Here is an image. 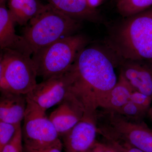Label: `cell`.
<instances>
[{
    "label": "cell",
    "mask_w": 152,
    "mask_h": 152,
    "mask_svg": "<svg viewBox=\"0 0 152 152\" xmlns=\"http://www.w3.org/2000/svg\"><path fill=\"white\" fill-rule=\"evenodd\" d=\"M111 56L96 46L82 49L70 67L72 83L67 96L83 113L96 118L105 109L109 94L118 79Z\"/></svg>",
    "instance_id": "6da1fadb"
},
{
    "label": "cell",
    "mask_w": 152,
    "mask_h": 152,
    "mask_svg": "<svg viewBox=\"0 0 152 152\" xmlns=\"http://www.w3.org/2000/svg\"><path fill=\"white\" fill-rule=\"evenodd\" d=\"M22 127L20 126L13 139L7 144L0 152H24L23 145Z\"/></svg>",
    "instance_id": "d6986e66"
},
{
    "label": "cell",
    "mask_w": 152,
    "mask_h": 152,
    "mask_svg": "<svg viewBox=\"0 0 152 152\" xmlns=\"http://www.w3.org/2000/svg\"><path fill=\"white\" fill-rule=\"evenodd\" d=\"M72 83L70 67L65 72L38 84L26 95L27 99L44 110L60 104L67 97Z\"/></svg>",
    "instance_id": "ba28073f"
},
{
    "label": "cell",
    "mask_w": 152,
    "mask_h": 152,
    "mask_svg": "<svg viewBox=\"0 0 152 152\" xmlns=\"http://www.w3.org/2000/svg\"><path fill=\"white\" fill-rule=\"evenodd\" d=\"M116 112L124 116L133 118L140 116L141 115L145 113L139 106L130 100Z\"/></svg>",
    "instance_id": "44dd1931"
},
{
    "label": "cell",
    "mask_w": 152,
    "mask_h": 152,
    "mask_svg": "<svg viewBox=\"0 0 152 152\" xmlns=\"http://www.w3.org/2000/svg\"><path fill=\"white\" fill-rule=\"evenodd\" d=\"M134 91L129 82L120 74L116 84L110 93L105 109L118 111L130 100L131 95Z\"/></svg>",
    "instance_id": "2e32d148"
},
{
    "label": "cell",
    "mask_w": 152,
    "mask_h": 152,
    "mask_svg": "<svg viewBox=\"0 0 152 152\" xmlns=\"http://www.w3.org/2000/svg\"><path fill=\"white\" fill-rule=\"evenodd\" d=\"M108 115L107 126L98 131L110 142L125 143L145 152H152V131L145 125L131 122L114 111Z\"/></svg>",
    "instance_id": "52a82bcc"
},
{
    "label": "cell",
    "mask_w": 152,
    "mask_h": 152,
    "mask_svg": "<svg viewBox=\"0 0 152 152\" xmlns=\"http://www.w3.org/2000/svg\"><path fill=\"white\" fill-rule=\"evenodd\" d=\"M149 113H150V115L151 116V117L152 118V109H150V110H149Z\"/></svg>",
    "instance_id": "83f0119b"
},
{
    "label": "cell",
    "mask_w": 152,
    "mask_h": 152,
    "mask_svg": "<svg viewBox=\"0 0 152 152\" xmlns=\"http://www.w3.org/2000/svg\"><path fill=\"white\" fill-rule=\"evenodd\" d=\"M110 144L113 145L120 152H145L142 150L132 146L130 145L125 143L119 142H110Z\"/></svg>",
    "instance_id": "7402d4cb"
},
{
    "label": "cell",
    "mask_w": 152,
    "mask_h": 152,
    "mask_svg": "<svg viewBox=\"0 0 152 152\" xmlns=\"http://www.w3.org/2000/svg\"><path fill=\"white\" fill-rule=\"evenodd\" d=\"M81 23L48 4L26 25L23 37L34 53L62 38L74 35Z\"/></svg>",
    "instance_id": "3957f363"
},
{
    "label": "cell",
    "mask_w": 152,
    "mask_h": 152,
    "mask_svg": "<svg viewBox=\"0 0 152 152\" xmlns=\"http://www.w3.org/2000/svg\"><path fill=\"white\" fill-rule=\"evenodd\" d=\"M26 109L22 127L24 146L30 148H44L61 142L54 126L45 111L27 99Z\"/></svg>",
    "instance_id": "8992f818"
},
{
    "label": "cell",
    "mask_w": 152,
    "mask_h": 152,
    "mask_svg": "<svg viewBox=\"0 0 152 152\" xmlns=\"http://www.w3.org/2000/svg\"><path fill=\"white\" fill-rule=\"evenodd\" d=\"M24 147V152H62L63 144L61 142H60L51 146L38 149Z\"/></svg>",
    "instance_id": "603a6c76"
},
{
    "label": "cell",
    "mask_w": 152,
    "mask_h": 152,
    "mask_svg": "<svg viewBox=\"0 0 152 152\" xmlns=\"http://www.w3.org/2000/svg\"><path fill=\"white\" fill-rule=\"evenodd\" d=\"M88 1L91 5L96 7V6L99 3V0H88Z\"/></svg>",
    "instance_id": "484cf974"
},
{
    "label": "cell",
    "mask_w": 152,
    "mask_h": 152,
    "mask_svg": "<svg viewBox=\"0 0 152 152\" xmlns=\"http://www.w3.org/2000/svg\"><path fill=\"white\" fill-rule=\"evenodd\" d=\"M16 23L5 4L0 5V47L31 56L33 51L23 36L16 34Z\"/></svg>",
    "instance_id": "30bf717a"
},
{
    "label": "cell",
    "mask_w": 152,
    "mask_h": 152,
    "mask_svg": "<svg viewBox=\"0 0 152 152\" xmlns=\"http://www.w3.org/2000/svg\"><path fill=\"white\" fill-rule=\"evenodd\" d=\"M83 115L77 105L67 97L52 112L49 118L59 136H63L80 121Z\"/></svg>",
    "instance_id": "7c38bea8"
},
{
    "label": "cell",
    "mask_w": 152,
    "mask_h": 152,
    "mask_svg": "<svg viewBox=\"0 0 152 152\" xmlns=\"http://www.w3.org/2000/svg\"><path fill=\"white\" fill-rule=\"evenodd\" d=\"M6 0H0V5L5 4Z\"/></svg>",
    "instance_id": "4316f807"
},
{
    "label": "cell",
    "mask_w": 152,
    "mask_h": 152,
    "mask_svg": "<svg viewBox=\"0 0 152 152\" xmlns=\"http://www.w3.org/2000/svg\"><path fill=\"white\" fill-rule=\"evenodd\" d=\"M104 152H120L111 144L104 145Z\"/></svg>",
    "instance_id": "d4e9b609"
},
{
    "label": "cell",
    "mask_w": 152,
    "mask_h": 152,
    "mask_svg": "<svg viewBox=\"0 0 152 152\" xmlns=\"http://www.w3.org/2000/svg\"><path fill=\"white\" fill-rule=\"evenodd\" d=\"M130 101L139 106L145 112L150 110L152 100L150 97L138 91H134L131 95Z\"/></svg>",
    "instance_id": "ffe728a7"
},
{
    "label": "cell",
    "mask_w": 152,
    "mask_h": 152,
    "mask_svg": "<svg viewBox=\"0 0 152 152\" xmlns=\"http://www.w3.org/2000/svg\"><path fill=\"white\" fill-rule=\"evenodd\" d=\"M117 8L124 18L134 15L149 8L152 0H116Z\"/></svg>",
    "instance_id": "e0dca14e"
},
{
    "label": "cell",
    "mask_w": 152,
    "mask_h": 152,
    "mask_svg": "<svg viewBox=\"0 0 152 152\" xmlns=\"http://www.w3.org/2000/svg\"><path fill=\"white\" fill-rule=\"evenodd\" d=\"M21 124H14L0 121V150L13 139Z\"/></svg>",
    "instance_id": "ac0fdd59"
},
{
    "label": "cell",
    "mask_w": 152,
    "mask_h": 152,
    "mask_svg": "<svg viewBox=\"0 0 152 152\" xmlns=\"http://www.w3.org/2000/svg\"><path fill=\"white\" fill-rule=\"evenodd\" d=\"M89 152H104V144L97 143L92 149Z\"/></svg>",
    "instance_id": "cb8c5ba5"
},
{
    "label": "cell",
    "mask_w": 152,
    "mask_h": 152,
    "mask_svg": "<svg viewBox=\"0 0 152 152\" xmlns=\"http://www.w3.org/2000/svg\"><path fill=\"white\" fill-rule=\"evenodd\" d=\"M37 68L31 57L8 50H1L0 77H4L12 92L28 94L35 88Z\"/></svg>",
    "instance_id": "5b68a950"
},
{
    "label": "cell",
    "mask_w": 152,
    "mask_h": 152,
    "mask_svg": "<svg viewBox=\"0 0 152 152\" xmlns=\"http://www.w3.org/2000/svg\"><path fill=\"white\" fill-rule=\"evenodd\" d=\"M48 4L66 15L78 20L100 21L101 17L96 7L88 0H47Z\"/></svg>",
    "instance_id": "4fadbf2b"
},
{
    "label": "cell",
    "mask_w": 152,
    "mask_h": 152,
    "mask_svg": "<svg viewBox=\"0 0 152 152\" xmlns=\"http://www.w3.org/2000/svg\"><path fill=\"white\" fill-rule=\"evenodd\" d=\"M96 119L83 116L71 130L63 136L65 152H89L95 145L98 132Z\"/></svg>",
    "instance_id": "9c48e42d"
},
{
    "label": "cell",
    "mask_w": 152,
    "mask_h": 152,
    "mask_svg": "<svg viewBox=\"0 0 152 152\" xmlns=\"http://www.w3.org/2000/svg\"><path fill=\"white\" fill-rule=\"evenodd\" d=\"M26 95L18 93H1L0 121L19 124L24 119L26 109Z\"/></svg>",
    "instance_id": "5bb4252c"
},
{
    "label": "cell",
    "mask_w": 152,
    "mask_h": 152,
    "mask_svg": "<svg viewBox=\"0 0 152 152\" xmlns=\"http://www.w3.org/2000/svg\"><path fill=\"white\" fill-rule=\"evenodd\" d=\"M124 18L109 37V50L117 61L142 62L152 66V6Z\"/></svg>",
    "instance_id": "7a4b0ae2"
},
{
    "label": "cell",
    "mask_w": 152,
    "mask_h": 152,
    "mask_svg": "<svg viewBox=\"0 0 152 152\" xmlns=\"http://www.w3.org/2000/svg\"><path fill=\"white\" fill-rule=\"evenodd\" d=\"M120 74L138 91L148 96L152 100V66L142 62L119 61Z\"/></svg>",
    "instance_id": "8fae6325"
},
{
    "label": "cell",
    "mask_w": 152,
    "mask_h": 152,
    "mask_svg": "<svg viewBox=\"0 0 152 152\" xmlns=\"http://www.w3.org/2000/svg\"><path fill=\"white\" fill-rule=\"evenodd\" d=\"M44 4L39 0H9V10L16 23L24 26L41 10Z\"/></svg>",
    "instance_id": "9a60e30c"
},
{
    "label": "cell",
    "mask_w": 152,
    "mask_h": 152,
    "mask_svg": "<svg viewBox=\"0 0 152 152\" xmlns=\"http://www.w3.org/2000/svg\"><path fill=\"white\" fill-rule=\"evenodd\" d=\"M87 44L88 40L84 36L74 34L62 38L34 53L31 58L37 76L45 80L65 72Z\"/></svg>",
    "instance_id": "277c9868"
}]
</instances>
